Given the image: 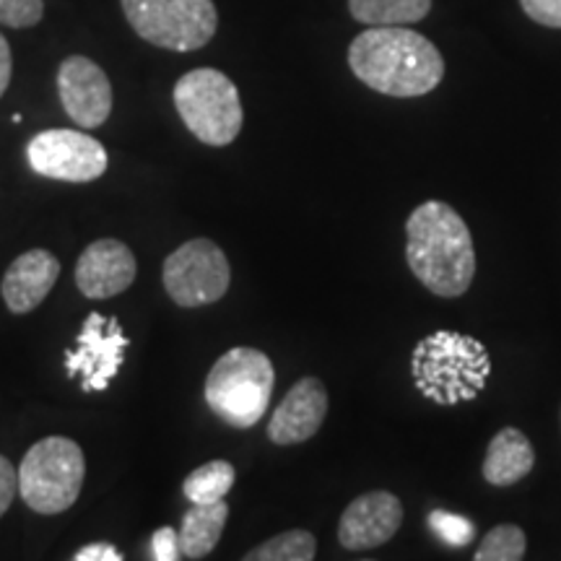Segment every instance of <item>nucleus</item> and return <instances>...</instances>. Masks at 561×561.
I'll return each instance as SVG.
<instances>
[{
    "label": "nucleus",
    "mask_w": 561,
    "mask_h": 561,
    "mask_svg": "<svg viewBox=\"0 0 561 561\" xmlns=\"http://www.w3.org/2000/svg\"><path fill=\"white\" fill-rule=\"evenodd\" d=\"M19 491V471L13 468V462L9 458L0 455V517L9 512V507L16 500Z\"/></svg>",
    "instance_id": "25"
},
{
    "label": "nucleus",
    "mask_w": 561,
    "mask_h": 561,
    "mask_svg": "<svg viewBox=\"0 0 561 561\" xmlns=\"http://www.w3.org/2000/svg\"><path fill=\"white\" fill-rule=\"evenodd\" d=\"M151 551L157 561H174L182 557L180 551V536L172 528H159L151 538Z\"/></svg>",
    "instance_id": "26"
},
{
    "label": "nucleus",
    "mask_w": 561,
    "mask_h": 561,
    "mask_svg": "<svg viewBox=\"0 0 561 561\" xmlns=\"http://www.w3.org/2000/svg\"><path fill=\"white\" fill-rule=\"evenodd\" d=\"M328 416V390L318 377H305L286 392V398L273 411L268 439L278 447L301 445L320 432Z\"/></svg>",
    "instance_id": "14"
},
{
    "label": "nucleus",
    "mask_w": 561,
    "mask_h": 561,
    "mask_svg": "<svg viewBox=\"0 0 561 561\" xmlns=\"http://www.w3.org/2000/svg\"><path fill=\"white\" fill-rule=\"evenodd\" d=\"M229 520V504L219 500L210 504H193L182 515V525L178 530L180 551L187 559H203L216 549L221 541V533Z\"/></svg>",
    "instance_id": "17"
},
{
    "label": "nucleus",
    "mask_w": 561,
    "mask_h": 561,
    "mask_svg": "<svg viewBox=\"0 0 561 561\" xmlns=\"http://www.w3.org/2000/svg\"><path fill=\"white\" fill-rule=\"evenodd\" d=\"M234 466H231L229 460H210L206 466L195 468V471L182 481V491H185L191 504H210L227 500L231 486H234Z\"/></svg>",
    "instance_id": "19"
},
{
    "label": "nucleus",
    "mask_w": 561,
    "mask_h": 561,
    "mask_svg": "<svg viewBox=\"0 0 561 561\" xmlns=\"http://www.w3.org/2000/svg\"><path fill=\"white\" fill-rule=\"evenodd\" d=\"M276 371L261 348H229L206 377V403L234 430H250L271 405Z\"/></svg>",
    "instance_id": "4"
},
{
    "label": "nucleus",
    "mask_w": 561,
    "mask_h": 561,
    "mask_svg": "<svg viewBox=\"0 0 561 561\" xmlns=\"http://www.w3.org/2000/svg\"><path fill=\"white\" fill-rule=\"evenodd\" d=\"M403 525V504L390 491H369L343 510L339 543L346 551H369L388 543Z\"/></svg>",
    "instance_id": "12"
},
{
    "label": "nucleus",
    "mask_w": 561,
    "mask_h": 561,
    "mask_svg": "<svg viewBox=\"0 0 561 561\" xmlns=\"http://www.w3.org/2000/svg\"><path fill=\"white\" fill-rule=\"evenodd\" d=\"M536 466V450L530 439L515 426H504L491 437L486 458H483V481L491 486H515Z\"/></svg>",
    "instance_id": "16"
},
{
    "label": "nucleus",
    "mask_w": 561,
    "mask_h": 561,
    "mask_svg": "<svg viewBox=\"0 0 561 561\" xmlns=\"http://www.w3.org/2000/svg\"><path fill=\"white\" fill-rule=\"evenodd\" d=\"M121 5L140 39L172 53L201 50L219 30L214 0H121Z\"/></svg>",
    "instance_id": "7"
},
{
    "label": "nucleus",
    "mask_w": 561,
    "mask_h": 561,
    "mask_svg": "<svg viewBox=\"0 0 561 561\" xmlns=\"http://www.w3.org/2000/svg\"><path fill=\"white\" fill-rule=\"evenodd\" d=\"M318 557V541L310 530H286L261 546H255L248 561H312Z\"/></svg>",
    "instance_id": "20"
},
{
    "label": "nucleus",
    "mask_w": 561,
    "mask_h": 561,
    "mask_svg": "<svg viewBox=\"0 0 561 561\" xmlns=\"http://www.w3.org/2000/svg\"><path fill=\"white\" fill-rule=\"evenodd\" d=\"M174 107L187 130L206 146L234 144L244 123L240 91L216 68H195L182 76L174 83Z\"/></svg>",
    "instance_id": "6"
},
{
    "label": "nucleus",
    "mask_w": 561,
    "mask_h": 561,
    "mask_svg": "<svg viewBox=\"0 0 561 561\" xmlns=\"http://www.w3.org/2000/svg\"><path fill=\"white\" fill-rule=\"evenodd\" d=\"M430 528L434 530V536L442 538L447 546H468L473 541L476 528L468 517L455 515V512H445L437 510L430 515Z\"/></svg>",
    "instance_id": "22"
},
{
    "label": "nucleus",
    "mask_w": 561,
    "mask_h": 561,
    "mask_svg": "<svg viewBox=\"0 0 561 561\" xmlns=\"http://www.w3.org/2000/svg\"><path fill=\"white\" fill-rule=\"evenodd\" d=\"M128 343L121 331V320L91 312L76 339V348L66 351L68 377H81L83 392L107 390L112 377L123 367Z\"/></svg>",
    "instance_id": "10"
},
{
    "label": "nucleus",
    "mask_w": 561,
    "mask_h": 561,
    "mask_svg": "<svg viewBox=\"0 0 561 561\" xmlns=\"http://www.w3.org/2000/svg\"><path fill=\"white\" fill-rule=\"evenodd\" d=\"M138 263L121 240H96L81 252L76 263V286L89 299H110L130 289Z\"/></svg>",
    "instance_id": "13"
},
{
    "label": "nucleus",
    "mask_w": 561,
    "mask_h": 561,
    "mask_svg": "<svg viewBox=\"0 0 561 561\" xmlns=\"http://www.w3.org/2000/svg\"><path fill=\"white\" fill-rule=\"evenodd\" d=\"M161 280L174 305L206 307L229 291L231 268L219 244L198 237V240L180 244L167 257Z\"/></svg>",
    "instance_id": "8"
},
{
    "label": "nucleus",
    "mask_w": 561,
    "mask_h": 561,
    "mask_svg": "<svg viewBox=\"0 0 561 561\" xmlns=\"http://www.w3.org/2000/svg\"><path fill=\"white\" fill-rule=\"evenodd\" d=\"M58 94L62 110L79 128H100L112 112L107 73L83 55H70L58 68Z\"/></svg>",
    "instance_id": "11"
},
{
    "label": "nucleus",
    "mask_w": 561,
    "mask_h": 561,
    "mask_svg": "<svg viewBox=\"0 0 561 561\" xmlns=\"http://www.w3.org/2000/svg\"><path fill=\"white\" fill-rule=\"evenodd\" d=\"M416 390L437 405H458L479 398L491 375L489 351L479 339L458 331H437L421 339L411 356Z\"/></svg>",
    "instance_id": "3"
},
{
    "label": "nucleus",
    "mask_w": 561,
    "mask_h": 561,
    "mask_svg": "<svg viewBox=\"0 0 561 561\" xmlns=\"http://www.w3.org/2000/svg\"><path fill=\"white\" fill-rule=\"evenodd\" d=\"M26 159L39 178L60 182H91L107 172V149L81 130H45L26 146Z\"/></svg>",
    "instance_id": "9"
},
{
    "label": "nucleus",
    "mask_w": 561,
    "mask_h": 561,
    "mask_svg": "<svg viewBox=\"0 0 561 561\" xmlns=\"http://www.w3.org/2000/svg\"><path fill=\"white\" fill-rule=\"evenodd\" d=\"M11 73H13L11 47H9V39H5L3 34H0V96H3L5 89H9Z\"/></svg>",
    "instance_id": "28"
},
{
    "label": "nucleus",
    "mask_w": 561,
    "mask_h": 561,
    "mask_svg": "<svg viewBox=\"0 0 561 561\" xmlns=\"http://www.w3.org/2000/svg\"><path fill=\"white\" fill-rule=\"evenodd\" d=\"M87 460L68 437H45L30 447L19 466V494L39 515H60L79 500Z\"/></svg>",
    "instance_id": "5"
},
{
    "label": "nucleus",
    "mask_w": 561,
    "mask_h": 561,
    "mask_svg": "<svg viewBox=\"0 0 561 561\" xmlns=\"http://www.w3.org/2000/svg\"><path fill=\"white\" fill-rule=\"evenodd\" d=\"M60 278V261L47 250H30L19 255L16 261L5 271L3 291L5 307L13 314H26L45 301L47 294L53 291L55 280Z\"/></svg>",
    "instance_id": "15"
},
{
    "label": "nucleus",
    "mask_w": 561,
    "mask_h": 561,
    "mask_svg": "<svg viewBox=\"0 0 561 561\" xmlns=\"http://www.w3.org/2000/svg\"><path fill=\"white\" fill-rule=\"evenodd\" d=\"M76 561H123V553L110 543H91L73 557Z\"/></svg>",
    "instance_id": "27"
},
{
    "label": "nucleus",
    "mask_w": 561,
    "mask_h": 561,
    "mask_svg": "<svg viewBox=\"0 0 561 561\" xmlns=\"http://www.w3.org/2000/svg\"><path fill=\"white\" fill-rule=\"evenodd\" d=\"M348 11L367 26H409L426 19L432 0H348Z\"/></svg>",
    "instance_id": "18"
},
{
    "label": "nucleus",
    "mask_w": 561,
    "mask_h": 561,
    "mask_svg": "<svg viewBox=\"0 0 561 561\" xmlns=\"http://www.w3.org/2000/svg\"><path fill=\"white\" fill-rule=\"evenodd\" d=\"M405 261L432 294L462 297L476 276V248L468 224L450 203L426 201L405 221Z\"/></svg>",
    "instance_id": "2"
},
{
    "label": "nucleus",
    "mask_w": 561,
    "mask_h": 561,
    "mask_svg": "<svg viewBox=\"0 0 561 561\" xmlns=\"http://www.w3.org/2000/svg\"><path fill=\"white\" fill-rule=\"evenodd\" d=\"M348 68L377 94L411 100L445 79V60L424 34L405 26H369L348 47Z\"/></svg>",
    "instance_id": "1"
},
{
    "label": "nucleus",
    "mask_w": 561,
    "mask_h": 561,
    "mask_svg": "<svg viewBox=\"0 0 561 561\" xmlns=\"http://www.w3.org/2000/svg\"><path fill=\"white\" fill-rule=\"evenodd\" d=\"M525 557V533L517 525L491 528L476 551V561H520Z\"/></svg>",
    "instance_id": "21"
},
{
    "label": "nucleus",
    "mask_w": 561,
    "mask_h": 561,
    "mask_svg": "<svg viewBox=\"0 0 561 561\" xmlns=\"http://www.w3.org/2000/svg\"><path fill=\"white\" fill-rule=\"evenodd\" d=\"M520 5L536 24L561 30V0H520Z\"/></svg>",
    "instance_id": "24"
},
{
    "label": "nucleus",
    "mask_w": 561,
    "mask_h": 561,
    "mask_svg": "<svg viewBox=\"0 0 561 561\" xmlns=\"http://www.w3.org/2000/svg\"><path fill=\"white\" fill-rule=\"evenodd\" d=\"M45 16L42 0H0V24L11 30H30Z\"/></svg>",
    "instance_id": "23"
}]
</instances>
